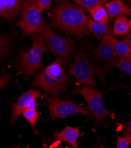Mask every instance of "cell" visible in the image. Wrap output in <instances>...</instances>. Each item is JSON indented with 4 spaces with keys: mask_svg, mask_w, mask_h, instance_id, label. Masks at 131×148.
<instances>
[{
    "mask_svg": "<svg viewBox=\"0 0 131 148\" xmlns=\"http://www.w3.org/2000/svg\"><path fill=\"white\" fill-rule=\"evenodd\" d=\"M51 20L54 27L77 38L88 34L87 17L83 10L67 0L62 1L52 10Z\"/></svg>",
    "mask_w": 131,
    "mask_h": 148,
    "instance_id": "1",
    "label": "cell"
},
{
    "mask_svg": "<svg viewBox=\"0 0 131 148\" xmlns=\"http://www.w3.org/2000/svg\"><path fill=\"white\" fill-rule=\"evenodd\" d=\"M70 82L63 59L57 58L35 77L33 84L45 92L56 96L65 90Z\"/></svg>",
    "mask_w": 131,
    "mask_h": 148,
    "instance_id": "2",
    "label": "cell"
},
{
    "mask_svg": "<svg viewBox=\"0 0 131 148\" xmlns=\"http://www.w3.org/2000/svg\"><path fill=\"white\" fill-rule=\"evenodd\" d=\"M47 51L46 40L39 33L32 34V46L28 50L21 49L19 54V66L24 75L30 77L41 66L43 54Z\"/></svg>",
    "mask_w": 131,
    "mask_h": 148,
    "instance_id": "3",
    "label": "cell"
},
{
    "mask_svg": "<svg viewBox=\"0 0 131 148\" xmlns=\"http://www.w3.org/2000/svg\"><path fill=\"white\" fill-rule=\"evenodd\" d=\"M94 71V64L87 56L86 48L79 49L75 56L74 63L69 69V74L75 77L80 83L95 87Z\"/></svg>",
    "mask_w": 131,
    "mask_h": 148,
    "instance_id": "4",
    "label": "cell"
},
{
    "mask_svg": "<svg viewBox=\"0 0 131 148\" xmlns=\"http://www.w3.org/2000/svg\"><path fill=\"white\" fill-rule=\"evenodd\" d=\"M45 24L37 0H25L22 9L21 19L18 23L23 34L27 36L40 33Z\"/></svg>",
    "mask_w": 131,
    "mask_h": 148,
    "instance_id": "5",
    "label": "cell"
},
{
    "mask_svg": "<svg viewBox=\"0 0 131 148\" xmlns=\"http://www.w3.org/2000/svg\"><path fill=\"white\" fill-rule=\"evenodd\" d=\"M73 93L84 97L87 106L94 115L97 126L102 123L106 117L110 115L111 111L105 108L102 100L104 92H98L92 87L85 85L75 88Z\"/></svg>",
    "mask_w": 131,
    "mask_h": 148,
    "instance_id": "6",
    "label": "cell"
},
{
    "mask_svg": "<svg viewBox=\"0 0 131 148\" xmlns=\"http://www.w3.org/2000/svg\"><path fill=\"white\" fill-rule=\"evenodd\" d=\"M45 101L49 109L51 121L56 118H66L69 115L73 114H82L92 119V115L87 108L80 106L75 101L70 100H63L57 97H46Z\"/></svg>",
    "mask_w": 131,
    "mask_h": 148,
    "instance_id": "7",
    "label": "cell"
},
{
    "mask_svg": "<svg viewBox=\"0 0 131 148\" xmlns=\"http://www.w3.org/2000/svg\"><path fill=\"white\" fill-rule=\"evenodd\" d=\"M39 33L45 38L53 53L68 63L74 49V42L56 35L46 24L44 25Z\"/></svg>",
    "mask_w": 131,
    "mask_h": 148,
    "instance_id": "8",
    "label": "cell"
},
{
    "mask_svg": "<svg viewBox=\"0 0 131 148\" xmlns=\"http://www.w3.org/2000/svg\"><path fill=\"white\" fill-rule=\"evenodd\" d=\"M41 96L42 93L35 88L23 93L17 101L12 105L11 124L14 125L17 118L27 109L36 108L37 106L36 100Z\"/></svg>",
    "mask_w": 131,
    "mask_h": 148,
    "instance_id": "9",
    "label": "cell"
},
{
    "mask_svg": "<svg viewBox=\"0 0 131 148\" xmlns=\"http://www.w3.org/2000/svg\"><path fill=\"white\" fill-rule=\"evenodd\" d=\"M112 67H118L121 71L127 73L131 77V61L128 58L119 57L109 62V63L106 64L102 67L97 69L96 73L98 77H99L101 80H104L105 77H106V72Z\"/></svg>",
    "mask_w": 131,
    "mask_h": 148,
    "instance_id": "10",
    "label": "cell"
},
{
    "mask_svg": "<svg viewBox=\"0 0 131 148\" xmlns=\"http://www.w3.org/2000/svg\"><path fill=\"white\" fill-rule=\"evenodd\" d=\"M80 135V131L78 127H71L66 125V128L59 132H55L52 136V140H60L69 143L73 147L77 148V140Z\"/></svg>",
    "mask_w": 131,
    "mask_h": 148,
    "instance_id": "11",
    "label": "cell"
},
{
    "mask_svg": "<svg viewBox=\"0 0 131 148\" xmlns=\"http://www.w3.org/2000/svg\"><path fill=\"white\" fill-rule=\"evenodd\" d=\"M117 56L109 44L103 40L94 47L91 53L92 58L99 61L110 62Z\"/></svg>",
    "mask_w": 131,
    "mask_h": 148,
    "instance_id": "12",
    "label": "cell"
},
{
    "mask_svg": "<svg viewBox=\"0 0 131 148\" xmlns=\"http://www.w3.org/2000/svg\"><path fill=\"white\" fill-rule=\"evenodd\" d=\"M25 0H0V16L12 17L21 10Z\"/></svg>",
    "mask_w": 131,
    "mask_h": 148,
    "instance_id": "13",
    "label": "cell"
},
{
    "mask_svg": "<svg viewBox=\"0 0 131 148\" xmlns=\"http://www.w3.org/2000/svg\"><path fill=\"white\" fill-rule=\"evenodd\" d=\"M110 18L113 19L119 16H131V7L125 5L121 0H112L105 4Z\"/></svg>",
    "mask_w": 131,
    "mask_h": 148,
    "instance_id": "14",
    "label": "cell"
},
{
    "mask_svg": "<svg viewBox=\"0 0 131 148\" xmlns=\"http://www.w3.org/2000/svg\"><path fill=\"white\" fill-rule=\"evenodd\" d=\"M102 40L109 44L118 57L128 58L131 51V47L128 43L118 40L110 35L105 36Z\"/></svg>",
    "mask_w": 131,
    "mask_h": 148,
    "instance_id": "15",
    "label": "cell"
},
{
    "mask_svg": "<svg viewBox=\"0 0 131 148\" xmlns=\"http://www.w3.org/2000/svg\"><path fill=\"white\" fill-rule=\"evenodd\" d=\"M87 26L89 30L97 38L102 39L112 33L111 26L107 23H99L93 21L91 17H87Z\"/></svg>",
    "mask_w": 131,
    "mask_h": 148,
    "instance_id": "16",
    "label": "cell"
},
{
    "mask_svg": "<svg viewBox=\"0 0 131 148\" xmlns=\"http://www.w3.org/2000/svg\"><path fill=\"white\" fill-rule=\"evenodd\" d=\"M129 20L125 16L116 17L113 26V36L125 35L130 30Z\"/></svg>",
    "mask_w": 131,
    "mask_h": 148,
    "instance_id": "17",
    "label": "cell"
},
{
    "mask_svg": "<svg viewBox=\"0 0 131 148\" xmlns=\"http://www.w3.org/2000/svg\"><path fill=\"white\" fill-rule=\"evenodd\" d=\"M89 13L91 16V18L99 23H107L109 20L108 12L102 4H99L91 8L89 10Z\"/></svg>",
    "mask_w": 131,
    "mask_h": 148,
    "instance_id": "18",
    "label": "cell"
},
{
    "mask_svg": "<svg viewBox=\"0 0 131 148\" xmlns=\"http://www.w3.org/2000/svg\"><path fill=\"white\" fill-rule=\"evenodd\" d=\"M24 117L30 124L33 130L36 134H38V131L36 127V123L38 118V113L36 110V108L28 109L25 110L23 114Z\"/></svg>",
    "mask_w": 131,
    "mask_h": 148,
    "instance_id": "19",
    "label": "cell"
},
{
    "mask_svg": "<svg viewBox=\"0 0 131 148\" xmlns=\"http://www.w3.org/2000/svg\"><path fill=\"white\" fill-rule=\"evenodd\" d=\"M105 1V0H77L76 3L83 9L89 11L93 7L99 4H102Z\"/></svg>",
    "mask_w": 131,
    "mask_h": 148,
    "instance_id": "20",
    "label": "cell"
},
{
    "mask_svg": "<svg viewBox=\"0 0 131 148\" xmlns=\"http://www.w3.org/2000/svg\"><path fill=\"white\" fill-rule=\"evenodd\" d=\"M118 143L116 145L117 148H128L131 144V135L119 136H117Z\"/></svg>",
    "mask_w": 131,
    "mask_h": 148,
    "instance_id": "21",
    "label": "cell"
},
{
    "mask_svg": "<svg viewBox=\"0 0 131 148\" xmlns=\"http://www.w3.org/2000/svg\"><path fill=\"white\" fill-rule=\"evenodd\" d=\"M10 45V38L0 35V56L3 54L8 49Z\"/></svg>",
    "mask_w": 131,
    "mask_h": 148,
    "instance_id": "22",
    "label": "cell"
},
{
    "mask_svg": "<svg viewBox=\"0 0 131 148\" xmlns=\"http://www.w3.org/2000/svg\"><path fill=\"white\" fill-rule=\"evenodd\" d=\"M11 79V76L10 74L6 71H3L1 73V78H0V88L7 85L9 83Z\"/></svg>",
    "mask_w": 131,
    "mask_h": 148,
    "instance_id": "23",
    "label": "cell"
},
{
    "mask_svg": "<svg viewBox=\"0 0 131 148\" xmlns=\"http://www.w3.org/2000/svg\"><path fill=\"white\" fill-rule=\"evenodd\" d=\"M51 1L52 0H37V6L40 10L43 12L50 8Z\"/></svg>",
    "mask_w": 131,
    "mask_h": 148,
    "instance_id": "24",
    "label": "cell"
},
{
    "mask_svg": "<svg viewBox=\"0 0 131 148\" xmlns=\"http://www.w3.org/2000/svg\"><path fill=\"white\" fill-rule=\"evenodd\" d=\"M129 135H131V119L126 123L123 130V136Z\"/></svg>",
    "mask_w": 131,
    "mask_h": 148,
    "instance_id": "25",
    "label": "cell"
},
{
    "mask_svg": "<svg viewBox=\"0 0 131 148\" xmlns=\"http://www.w3.org/2000/svg\"><path fill=\"white\" fill-rule=\"evenodd\" d=\"M122 41L128 43L131 47V30L128 33L125 34L122 38Z\"/></svg>",
    "mask_w": 131,
    "mask_h": 148,
    "instance_id": "26",
    "label": "cell"
},
{
    "mask_svg": "<svg viewBox=\"0 0 131 148\" xmlns=\"http://www.w3.org/2000/svg\"><path fill=\"white\" fill-rule=\"evenodd\" d=\"M128 58L129 59V60H130L131 61V51H130V54H129V55Z\"/></svg>",
    "mask_w": 131,
    "mask_h": 148,
    "instance_id": "27",
    "label": "cell"
},
{
    "mask_svg": "<svg viewBox=\"0 0 131 148\" xmlns=\"http://www.w3.org/2000/svg\"><path fill=\"white\" fill-rule=\"evenodd\" d=\"M129 25H130V28H131V19L129 21Z\"/></svg>",
    "mask_w": 131,
    "mask_h": 148,
    "instance_id": "28",
    "label": "cell"
},
{
    "mask_svg": "<svg viewBox=\"0 0 131 148\" xmlns=\"http://www.w3.org/2000/svg\"><path fill=\"white\" fill-rule=\"evenodd\" d=\"M127 1H128V2L131 5V0H127Z\"/></svg>",
    "mask_w": 131,
    "mask_h": 148,
    "instance_id": "29",
    "label": "cell"
},
{
    "mask_svg": "<svg viewBox=\"0 0 131 148\" xmlns=\"http://www.w3.org/2000/svg\"><path fill=\"white\" fill-rule=\"evenodd\" d=\"M73 1H75V2H76V1H77V0H73Z\"/></svg>",
    "mask_w": 131,
    "mask_h": 148,
    "instance_id": "30",
    "label": "cell"
},
{
    "mask_svg": "<svg viewBox=\"0 0 131 148\" xmlns=\"http://www.w3.org/2000/svg\"><path fill=\"white\" fill-rule=\"evenodd\" d=\"M105 1H107V0H105Z\"/></svg>",
    "mask_w": 131,
    "mask_h": 148,
    "instance_id": "31",
    "label": "cell"
}]
</instances>
